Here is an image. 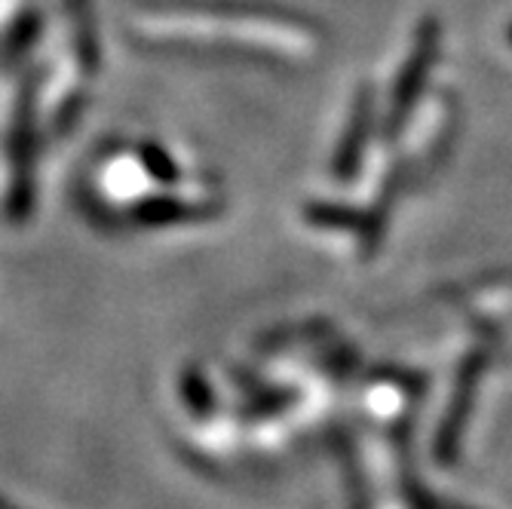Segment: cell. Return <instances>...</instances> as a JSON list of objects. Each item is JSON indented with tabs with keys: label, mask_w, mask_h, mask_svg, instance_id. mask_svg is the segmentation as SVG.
Wrapping results in <instances>:
<instances>
[{
	"label": "cell",
	"mask_w": 512,
	"mask_h": 509,
	"mask_svg": "<svg viewBox=\"0 0 512 509\" xmlns=\"http://www.w3.org/2000/svg\"><path fill=\"white\" fill-rule=\"evenodd\" d=\"M439 46H442V25L439 19H424L414 31V46H411V56L402 65L396 86H393V102H390V114H387V129L399 132L402 123L408 120L411 108L417 105L424 92V83L430 77L433 62L439 59Z\"/></svg>",
	"instance_id": "obj_1"
},
{
	"label": "cell",
	"mask_w": 512,
	"mask_h": 509,
	"mask_svg": "<svg viewBox=\"0 0 512 509\" xmlns=\"http://www.w3.org/2000/svg\"><path fill=\"white\" fill-rule=\"evenodd\" d=\"M509 40H512V31H509Z\"/></svg>",
	"instance_id": "obj_9"
},
{
	"label": "cell",
	"mask_w": 512,
	"mask_h": 509,
	"mask_svg": "<svg viewBox=\"0 0 512 509\" xmlns=\"http://www.w3.org/2000/svg\"><path fill=\"white\" fill-rule=\"evenodd\" d=\"M479 378V362L473 359L470 368L463 372V387L457 390V399L451 402V411H448V421L442 427V439H439V448L445 457H451L454 445H457V436L463 430V421H467V411H470V396H473V384Z\"/></svg>",
	"instance_id": "obj_4"
},
{
	"label": "cell",
	"mask_w": 512,
	"mask_h": 509,
	"mask_svg": "<svg viewBox=\"0 0 512 509\" xmlns=\"http://www.w3.org/2000/svg\"><path fill=\"white\" fill-rule=\"evenodd\" d=\"M310 221L329 224V227H362L365 224L356 212H350L344 206H313L310 209Z\"/></svg>",
	"instance_id": "obj_6"
},
{
	"label": "cell",
	"mask_w": 512,
	"mask_h": 509,
	"mask_svg": "<svg viewBox=\"0 0 512 509\" xmlns=\"http://www.w3.org/2000/svg\"><path fill=\"white\" fill-rule=\"evenodd\" d=\"M215 212V203H184L175 197H157L138 206L132 215L145 227H166V224H184V221H203Z\"/></svg>",
	"instance_id": "obj_3"
},
{
	"label": "cell",
	"mask_w": 512,
	"mask_h": 509,
	"mask_svg": "<svg viewBox=\"0 0 512 509\" xmlns=\"http://www.w3.org/2000/svg\"><path fill=\"white\" fill-rule=\"evenodd\" d=\"M368 132H371V89H359V99L350 117V126L341 138V151L335 157V178L347 181L356 175V166L365 154V142H368Z\"/></svg>",
	"instance_id": "obj_2"
},
{
	"label": "cell",
	"mask_w": 512,
	"mask_h": 509,
	"mask_svg": "<svg viewBox=\"0 0 512 509\" xmlns=\"http://www.w3.org/2000/svg\"><path fill=\"white\" fill-rule=\"evenodd\" d=\"M138 160H142V166L148 169L151 178L163 181V184H175L178 181V166L175 160L154 142H145L142 148H138Z\"/></svg>",
	"instance_id": "obj_5"
},
{
	"label": "cell",
	"mask_w": 512,
	"mask_h": 509,
	"mask_svg": "<svg viewBox=\"0 0 512 509\" xmlns=\"http://www.w3.org/2000/svg\"><path fill=\"white\" fill-rule=\"evenodd\" d=\"M184 399L191 402V408H197L203 414L212 408V396L206 393V384L197 375H184Z\"/></svg>",
	"instance_id": "obj_7"
},
{
	"label": "cell",
	"mask_w": 512,
	"mask_h": 509,
	"mask_svg": "<svg viewBox=\"0 0 512 509\" xmlns=\"http://www.w3.org/2000/svg\"><path fill=\"white\" fill-rule=\"evenodd\" d=\"M0 509H16V506H13V503H7L4 497H0Z\"/></svg>",
	"instance_id": "obj_8"
}]
</instances>
